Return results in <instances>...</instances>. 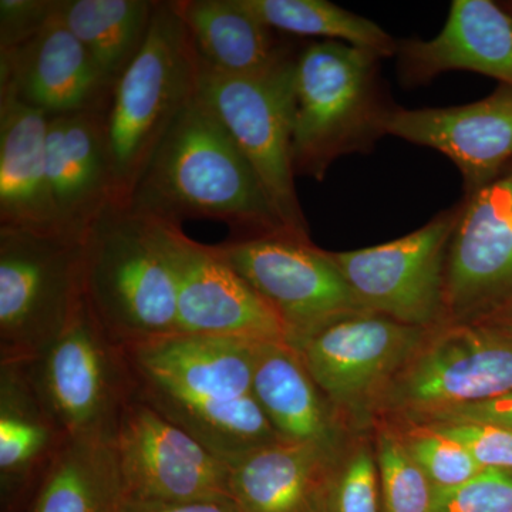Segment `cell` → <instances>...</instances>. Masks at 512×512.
<instances>
[{
	"instance_id": "6da1fadb",
	"label": "cell",
	"mask_w": 512,
	"mask_h": 512,
	"mask_svg": "<svg viewBox=\"0 0 512 512\" xmlns=\"http://www.w3.org/2000/svg\"><path fill=\"white\" fill-rule=\"evenodd\" d=\"M252 343L175 333L126 348L134 396L234 463L281 441L255 399Z\"/></svg>"
},
{
	"instance_id": "7a4b0ae2",
	"label": "cell",
	"mask_w": 512,
	"mask_h": 512,
	"mask_svg": "<svg viewBox=\"0 0 512 512\" xmlns=\"http://www.w3.org/2000/svg\"><path fill=\"white\" fill-rule=\"evenodd\" d=\"M128 207L180 227L184 220L222 222L231 231L228 239L291 232L254 167L198 93L161 141Z\"/></svg>"
},
{
	"instance_id": "3957f363",
	"label": "cell",
	"mask_w": 512,
	"mask_h": 512,
	"mask_svg": "<svg viewBox=\"0 0 512 512\" xmlns=\"http://www.w3.org/2000/svg\"><path fill=\"white\" fill-rule=\"evenodd\" d=\"M382 57L359 47L319 40L296 52L292 83V163L295 175L325 180L350 154H369L386 136L394 109L384 96Z\"/></svg>"
},
{
	"instance_id": "277c9868",
	"label": "cell",
	"mask_w": 512,
	"mask_h": 512,
	"mask_svg": "<svg viewBox=\"0 0 512 512\" xmlns=\"http://www.w3.org/2000/svg\"><path fill=\"white\" fill-rule=\"evenodd\" d=\"M83 303L123 349L178 333L177 281L157 220L113 204L101 212L83 239Z\"/></svg>"
},
{
	"instance_id": "5b68a950",
	"label": "cell",
	"mask_w": 512,
	"mask_h": 512,
	"mask_svg": "<svg viewBox=\"0 0 512 512\" xmlns=\"http://www.w3.org/2000/svg\"><path fill=\"white\" fill-rule=\"evenodd\" d=\"M200 60L173 3L157 2L146 43L107 109L113 205L128 207L161 141L198 93Z\"/></svg>"
},
{
	"instance_id": "8992f818",
	"label": "cell",
	"mask_w": 512,
	"mask_h": 512,
	"mask_svg": "<svg viewBox=\"0 0 512 512\" xmlns=\"http://www.w3.org/2000/svg\"><path fill=\"white\" fill-rule=\"evenodd\" d=\"M83 239L0 228V363L28 362L79 311Z\"/></svg>"
},
{
	"instance_id": "52a82bcc",
	"label": "cell",
	"mask_w": 512,
	"mask_h": 512,
	"mask_svg": "<svg viewBox=\"0 0 512 512\" xmlns=\"http://www.w3.org/2000/svg\"><path fill=\"white\" fill-rule=\"evenodd\" d=\"M508 393L511 330L484 323H444L430 329L393 377L377 403L375 421H409Z\"/></svg>"
},
{
	"instance_id": "ba28073f",
	"label": "cell",
	"mask_w": 512,
	"mask_h": 512,
	"mask_svg": "<svg viewBox=\"0 0 512 512\" xmlns=\"http://www.w3.org/2000/svg\"><path fill=\"white\" fill-rule=\"evenodd\" d=\"M430 329L370 311L350 313L289 339L346 429L373 426L377 403Z\"/></svg>"
},
{
	"instance_id": "9c48e42d",
	"label": "cell",
	"mask_w": 512,
	"mask_h": 512,
	"mask_svg": "<svg viewBox=\"0 0 512 512\" xmlns=\"http://www.w3.org/2000/svg\"><path fill=\"white\" fill-rule=\"evenodd\" d=\"M295 55L291 50L268 72L255 76H229L198 57V94L254 167L285 227L298 237L311 239L296 194L292 163Z\"/></svg>"
},
{
	"instance_id": "30bf717a",
	"label": "cell",
	"mask_w": 512,
	"mask_h": 512,
	"mask_svg": "<svg viewBox=\"0 0 512 512\" xmlns=\"http://www.w3.org/2000/svg\"><path fill=\"white\" fill-rule=\"evenodd\" d=\"M20 363L67 439L113 441L133 382L124 349L107 338L84 303L55 340Z\"/></svg>"
},
{
	"instance_id": "8fae6325",
	"label": "cell",
	"mask_w": 512,
	"mask_h": 512,
	"mask_svg": "<svg viewBox=\"0 0 512 512\" xmlns=\"http://www.w3.org/2000/svg\"><path fill=\"white\" fill-rule=\"evenodd\" d=\"M461 211L460 202L402 238L330 255L366 311L404 325L437 328L446 323L444 276Z\"/></svg>"
},
{
	"instance_id": "7c38bea8",
	"label": "cell",
	"mask_w": 512,
	"mask_h": 512,
	"mask_svg": "<svg viewBox=\"0 0 512 512\" xmlns=\"http://www.w3.org/2000/svg\"><path fill=\"white\" fill-rule=\"evenodd\" d=\"M232 268L278 315L286 342L322 323L366 311L330 252L292 232L217 245Z\"/></svg>"
},
{
	"instance_id": "4fadbf2b",
	"label": "cell",
	"mask_w": 512,
	"mask_h": 512,
	"mask_svg": "<svg viewBox=\"0 0 512 512\" xmlns=\"http://www.w3.org/2000/svg\"><path fill=\"white\" fill-rule=\"evenodd\" d=\"M126 498L187 503L229 497V464L190 433L131 397L111 441Z\"/></svg>"
},
{
	"instance_id": "5bb4252c",
	"label": "cell",
	"mask_w": 512,
	"mask_h": 512,
	"mask_svg": "<svg viewBox=\"0 0 512 512\" xmlns=\"http://www.w3.org/2000/svg\"><path fill=\"white\" fill-rule=\"evenodd\" d=\"M157 222L177 281L178 333L247 342L286 340L284 323L217 245L194 241L180 225Z\"/></svg>"
},
{
	"instance_id": "9a60e30c",
	"label": "cell",
	"mask_w": 512,
	"mask_h": 512,
	"mask_svg": "<svg viewBox=\"0 0 512 512\" xmlns=\"http://www.w3.org/2000/svg\"><path fill=\"white\" fill-rule=\"evenodd\" d=\"M448 247L446 323H471L512 306V170L466 195Z\"/></svg>"
},
{
	"instance_id": "2e32d148",
	"label": "cell",
	"mask_w": 512,
	"mask_h": 512,
	"mask_svg": "<svg viewBox=\"0 0 512 512\" xmlns=\"http://www.w3.org/2000/svg\"><path fill=\"white\" fill-rule=\"evenodd\" d=\"M384 128L386 136L444 154L471 195L503 175L512 160V87L500 84L490 96L464 106L394 107Z\"/></svg>"
},
{
	"instance_id": "e0dca14e",
	"label": "cell",
	"mask_w": 512,
	"mask_h": 512,
	"mask_svg": "<svg viewBox=\"0 0 512 512\" xmlns=\"http://www.w3.org/2000/svg\"><path fill=\"white\" fill-rule=\"evenodd\" d=\"M111 86L60 13L25 45L0 53V93L12 94L47 117L101 109Z\"/></svg>"
},
{
	"instance_id": "ac0fdd59",
	"label": "cell",
	"mask_w": 512,
	"mask_h": 512,
	"mask_svg": "<svg viewBox=\"0 0 512 512\" xmlns=\"http://www.w3.org/2000/svg\"><path fill=\"white\" fill-rule=\"evenodd\" d=\"M404 87L453 70L493 77L512 87V15L491 0H454L446 25L430 40H397Z\"/></svg>"
},
{
	"instance_id": "d6986e66",
	"label": "cell",
	"mask_w": 512,
	"mask_h": 512,
	"mask_svg": "<svg viewBox=\"0 0 512 512\" xmlns=\"http://www.w3.org/2000/svg\"><path fill=\"white\" fill-rule=\"evenodd\" d=\"M107 109L50 117L47 123V180L60 225L74 237H84L113 204Z\"/></svg>"
},
{
	"instance_id": "ffe728a7",
	"label": "cell",
	"mask_w": 512,
	"mask_h": 512,
	"mask_svg": "<svg viewBox=\"0 0 512 512\" xmlns=\"http://www.w3.org/2000/svg\"><path fill=\"white\" fill-rule=\"evenodd\" d=\"M252 386L279 440L336 454L348 447L349 430L286 340L252 343Z\"/></svg>"
},
{
	"instance_id": "44dd1931",
	"label": "cell",
	"mask_w": 512,
	"mask_h": 512,
	"mask_svg": "<svg viewBox=\"0 0 512 512\" xmlns=\"http://www.w3.org/2000/svg\"><path fill=\"white\" fill-rule=\"evenodd\" d=\"M340 456L285 441L255 448L229 464V498L239 512H325Z\"/></svg>"
},
{
	"instance_id": "7402d4cb",
	"label": "cell",
	"mask_w": 512,
	"mask_h": 512,
	"mask_svg": "<svg viewBox=\"0 0 512 512\" xmlns=\"http://www.w3.org/2000/svg\"><path fill=\"white\" fill-rule=\"evenodd\" d=\"M47 123L42 111L0 93V228L64 232L47 180Z\"/></svg>"
},
{
	"instance_id": "603a6c76",
	"label": "cell",
	"mask_w": 512,
	"mask_h": 512,
	"mask_svg": "<svg viewBox=\"0 0 512 512\" xmlns=\"http://www.w3.org/2000/svg\"><path fill=\"white\" fill-rule=\"evenodd\" d=\"M66 440L22 363H0V491L6 507L29 501Z\"/></svg>"
},
{
	"instance_id": "cb8c5ba5",
	"label": "cell",
	"mask_w": 512,
	"mask_h": 512,
	"mask_svg": "<svg viewBox=\"0 0 512 512\" xmlns=\"http://www.w3.org/2000/svg\"><path fill=\"white\" fill-rule=\"evenodd\" d=\"M183 19L197 55L229 76L268 72L292 47L245 8L242 0H171Z\"/></svg>"
},
{
	"instance_id": "d4e9b609",
	"label": "cell",
	"mask_w": 512,
	"mask_h": 512,
	"mask_svg": "<svg viewBox=\"0 0 512 512\" xmlns=\"http://www.w3.org/2000/svg\"><path fill=\"white\" fill-rule=\"evenodd\" d=\"M126 501L111 441L67 439L26 512H120Z\"/></svg>"
},
{
	"instance_id": "484cf974",
	"label": "cell",
	"mask_w": 512,
	"mask_h": 512,
	"mask_svg": "<svg viewBox=\"0 0 512 512\" xmlns=\"http://www.w3.org/2000/svg\"><path fill=\"white\" fill-rule=\"evenodd\" d=\"M157 2L60 0V13L113 89L146 43Z\"/></svg>"
},
{
	"instance_id": "4316f807",
	"label": "cell",
	"mask_w": 512,
	"mask_h": 512,
	"mask_svg": "<svg viewBox=\"0 0 512 512\" xmlns=\"http://www.w3.org/2000/svg\"><path fill=\"white\" fill-rule=\"evenodd\" d=\"M269 28L298 36H315L369 50L396 55L397 40L373 20L340 8L328 0H242Z\"/></svg>"
},
{
	"instance_id": "83f0119b",
	"label": "cell",
	"mask_w": 512,
	"mask_h": 512,
	"mask_svg": "<svg viewBox=\"0 0 512 512\" xmlns=\"http://www.w3.org/2000/svg\"><path fill=\"white\" fill-rule=\"evenodd\" d=\"M373 427L383 512H433L436 488L406 450L392 424Z\"/></svg>"
},
{
	"instance_id": "f1b7e54d",
	"label": "cell",
	"mask_w": 512,
	"mask_h": 512,
	"mask_svg": "<svg viewBox=\"0 0 512 512\" xmlns=\"http://www.w3.org/2000/svg\"><path fill=\"white\" fill-rule=\"evenodd\" d=\"M387 423L396 429L404 447L437 491L450 490L467 483L484 468L463 444L441 433L436 427L397 421Z\"/></svg>"
},
{
	"instance_id": "f546056e",
	"label": "cell",
	"mask_w": 512,
	"mask_h": 512,
	"mask_svg": "<svg viewBox=\"0 0 512 512\" xmlns=\"http://www.w3.org/2000/svg\"><path fill=\"white\" fill-rule=\"evenodd\" d=\"M325 512H383L375 447L356 439L339 457Z\"/></svg>"
},
{
	"instance_id": "4dcf8cb0",
	"label": "cell",
	"mask_w": 512,
	"mask_h": 512,
	"mask_svg": "<svg viewBox=\"0 0 512 512\" xmlns=\"http://www.w3.org/2000/svg\"><path fill=\"white\" fill-rule=\"evenodd\" d=\"M433 512H512V470L485 467L467 483L436 490Z\"/></svg>"
},
{
	"instance_id": "1f68e13d",
	"label": "cell",
	"mask_w": 512,
	"mask_h": 512,
	"mask_svg": "<svg viewBox=\"0 0 512 512\" xmlns=\"http://www.w3.org/2000/svg\"><path fill=\"white\" fill-rule=\"evenodd\" d=\"M463 444L481 467L512 470V429L484 423L429 424Z\"/></svg>"
},
{
	"instance_id": "d6a6232c",
	"label": "cell",
	"mask_w": 512,
	"mask_h": 512,
	"mask_svg": "<svg viewBox=\"0 0 512 512\" xmlns=\"http://www.w3.org/2000/svg\"><path fill=\"white\" fill-rule=\"evenodd\" d=\"M59 0H0V53L18 49L55 15Z\"/></svg>"
},
{
	"instance_id": "836d02e7",
	"label": "cell",
	"mask_w": 512,
	"mask_h": 512,
	"mask_svg": "<svg viewBox=\"0 0 512 512\" xmlns=\"http://www.w3.org/2000/svg\"><path fill=\"white\" fill-rule=\"evenodd\" d=\"M397 423H484L512 429V393L484 400V402L424 414L409 421H397Z\"/></svg>"
},
{
	"instance_id": "e575fe53",
	"label": "cell",
	"mask_w": 512,
	"mask_h": 512,
	"mask_svg": "<svg viewBox=\"0 0 512 512\" xmlns=\"http://www.w3.org/2000/svg\"><path fill=\"white\" fill-rule=\"evenodd\" d=\"M120 512H239L229 497L207 498L187 503H158V501L126 498Z\"/></svg>"
},
{
	"instance_id": "d590c367",
	"label": "cell",
	"mask_w": 512,
	"mask_h": 512,
	"mask_svg": "<svg viewBox=\"0 0 512 512\" xmlns=\"http://www.w3.org/2000/svg\"><path fill=\"white\" fill-rule=\"evenodd\" d=\"M471 323H484V325L497 326V328L511 330L512 332V306L491 313V315L484 316V318Z\"/></svg>"
}]
</instances>
